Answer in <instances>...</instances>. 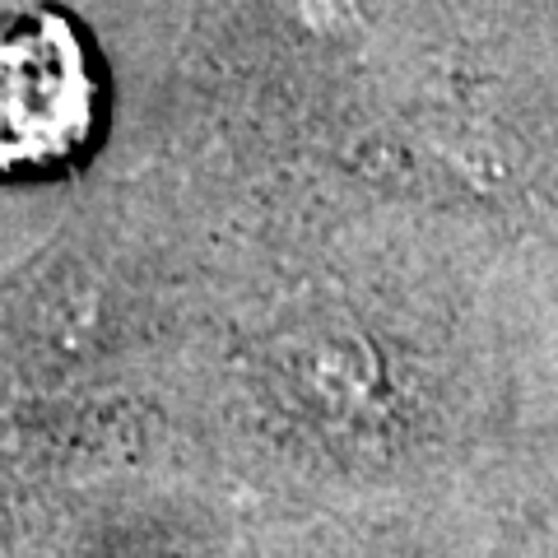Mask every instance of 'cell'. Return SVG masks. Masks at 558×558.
<instances>
[{
	"label": "cell",
	"mask_w": 558,
	"mask_h": 558,
	"mask_svg": "<svg viewBox=\"0 0 558 558\" xmlns=\"http://www.w3.org/2000/svg\"><path fill=\"white\" fill-rule=\"evenodd\" d=\"M102 89L80 28L57 10L0 20V172L38 178L75 163L98 131Z\"/></svg>",
	"instance_id": "6da1fadb"
},
{
	"label": "cell",
	"mask_w": 558,
	"mask_h": 558,
	"mask_svg": "<svg viewBox=\"0 0 558 558\" xmlns=\"http://www.w3.org/2000/svg\"><path fill=\"white\" fill-rule=\"evenodd\" d=\"M307 521H256L238 502L209 498V488L154 484L121 502L94 526L75 558H344L336 539H307Z\"/></svg>",
	"instance_id": "7a4b0ae2"
}]
</instances>
